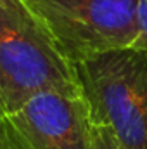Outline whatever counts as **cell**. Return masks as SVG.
<instances>
[{"label":"cell","mask_w":147,"mask_h":149,"mask_svg":"<svg viewBox=\"0 0 147 149\" xmlns=\"http://www.w3.org/2000/svg\"><path fill=\"white\" fill-rule=\"evenodd\" d=\"M92 123L119 149H147V50L128 47L76 64Z\"/></svg>","instance_id":"cell-1"},{"label":"cell","mask_w":147,"mask_h":149,"mask_svg":"<svg viewBox=\"0 0 147 149\" xmlns=\"http://www.w3.org/2000/svg\"><path fill=\"white\" fill-rule=\"evenodd\" d=\"M81 92L73 64L17 2L0 3V99L14 111L42 92Z\"/></svg>","instance_id":"cell-2"},{"label":"cell","mask_w":147,"mask_h":149,"mask_svg":"<svg viewBox=\"0 0 147 149\" xmlns=\"http://www.w3.org/2000/svg\"><path fill=\"white\" fill-rule=\"evenodd\" d=\"M137 19H139V38L133 47L147 50V0H139Z\"/></svg>","instance_id":"cell-7"},{"label":"cell","mask_w":147,"mask_h":149,"mask_svg":"<svg viewBox=\"0 0 147 149\" xmlns=\"http://www.w3.org/2000/svg\"><path fill=\"white\" fill-rule=\"evenodd\" d=\"M0 149H24L12 123L9 118V111L0 99Z\"/></svg>","instance_id":"cell-5"},{"label":"cell","mask_w":147,"mask_h":149,"mask_svg":"<svg viewBox=\"0 0 147 149\" xmlns=\"http://www.w3.org/2000/svg\"><path fill=\"white\" fill-rule=\"evenodd\" d=\"M73 63L133 47L139 0H17Z\"/></svg>","instance_id":"cell-3"},{"label":"cell","mask_w":147,"mask_h":149,"mask_svg":"<svg viewBox=\"0 0 147 149\" xmlns=\"http://www.w3.org/2000/svg\"><path fill=\"white\" fill-rule=\"evenodd\" d=\"M9 118L24 149H92V120L83 92H42Z\"/></svg>","instance_id":"cell-4"},{"label":"cell","mask_w":147,"mask_h":149,"mask_svg":"<svg viewBox=\"0 0 147 149\" xmlns=\"http://www.w3.org/2000/svg\"><path fill=\"white\" fill-rule=\"evenodd\" d=\"M92 149H119L109 128L92 123Z\"/></svg>","instance_id":"cell-6"},{"label":"cell","mask_w":147,"mask_h":149,"mask_svg":"<svg viewBox=\"0 0 147 149\" xmlns=\"http://www.w3.org/2000/svg\"><path fill=\"white\" fill-rule=\"evenodd\" d=\"M2 5H12V3H17V0H0Z\"/></svg>","instance_id":"cell-8"}]
</instances>
